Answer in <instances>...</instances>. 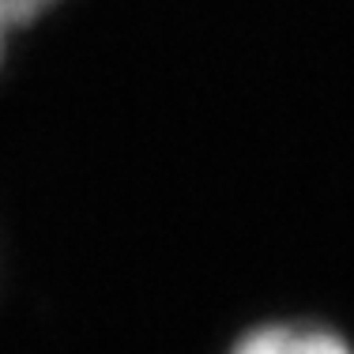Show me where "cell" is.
I'll list each match as a JSON object with an SVG mask.
<instances>
[{
	"label": "cell",
	"mask_w": 354,
	"mask_h": 354,
	"mask_svg": "<svg viewBox=\"0 0 354 354\" xmlns=\"http://www.w3.org/2000/svg\"><path fill=\"white\" fill-rule=\"evenodd\" d=\"M234 354H351V347L339 335L324 328H306V324H272L257 328L252 335L234 347Z\"/></svg>",
	"instance_id": "6da1fadb"
},
{
	"label": "cell",
	"mask_w": 354,
	"mask_h": 354,
	"mask_svg": "<svg viewBox=\"0 0 354 354\" xmlns=\"http://www.w3.org/2000/svg\"><path fill=\"white\" fill-rule=\"evenodd\" d=\"M57 0H0V57H4L8 38L15 35L19 27L35 23L46 8H53Z\"/></svg>",
	"instance_id": "7a4b0ae2"
}]
</instances>
